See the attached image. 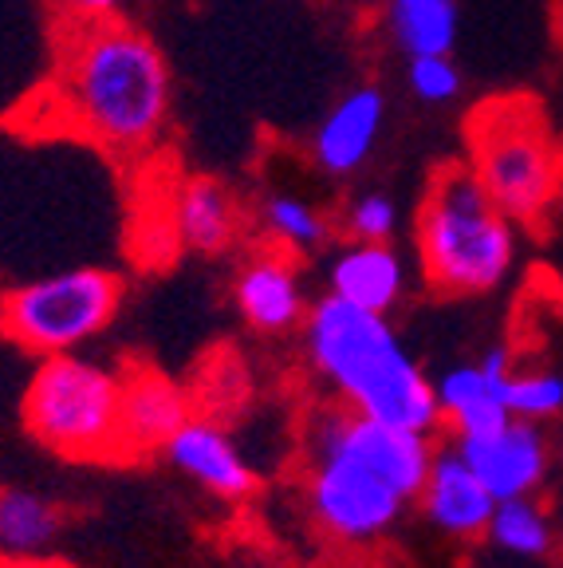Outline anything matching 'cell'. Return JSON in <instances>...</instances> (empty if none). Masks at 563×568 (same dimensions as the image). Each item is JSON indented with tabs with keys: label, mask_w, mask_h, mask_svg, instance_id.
Wrapping results in <instances>:
<instances>
[{
	"label": "cell",
	"mask_w": 563,
	"mask_h": 568,
	"mask_svg": "<svg viewBox=\"0 0 563 568\" xmlns=\"http://www.w3.org/2000/svg\"><path fill=\"white\" fill-rule=\"evenodd\" d=\"M55 111L60 126L95 142L111 159H150L166 139L174 111L166 52L154 36L123 17L95 24L63 20Z\"/></svg>",
	"instance_id": "cell-1"
},
{
	"label": "cell",
	"mask_w": 563,
	"mask_h": 568,
	"mask_svg": "<svg viewBox=\"0 0 563 568\" xmlns=\"http://www.w3.org/2000/svg\"><path fill=\"white\" fill-rule=\"evenodd\" d=\"M433 462V435L335 407L308 430V509L344 545L379 541L418 501Z\"/></svg>",
	"instance_id": "cell-2"
},
{
	"label": "cell",
	"mask_w": 563,
	"mask_h": 568,
	"mask_svg": "<svg viewBox=\"0 0 563 568\" xmlns=\"http://www.w3.org/2000/svg\"><path fill=\"white\" fill-rule=\"evenodd\" d=\"M304 355L344 407L418 435L441 426L433 379L382 312L355 308L331 293L319 296L304 316Z\"/></svg>",
	"instance_id": "cell-3"
},
{
	"label": "cell",
	"mask_w": 563,
	"mask_h": 568,
	"mask_svg": "<svg viewBox=\"0 0 563 568\" xmlns=\"http://www.w3.org/2000/svg\"><path fill=\"white\" fill-rule=\"evenodd\" d=\"M422 276L446 296H484L516 265V222L489 197L469 162L438 166L414 217Z\"/></svg>",
	"instance_id": "cell-4"
},
{
	"label": "cell",
	"mask_w": 563,
	"mask_h": 568,
	"mask_svg": "<svg viewBox=\"0 0 563 568\" xmlns=\"http://www.w3.org/2000/svg\"><path fill=\"white\" fill-rule=\"evenodd\" d=\"M469 170L516 225L563 202V134L532 95H489L465 119Z\"/></svg>",
	"instance_id": "cell-5"
},
{
	"label": "cell",
	"mask_w": 563,
	"mask_h": 568,
	"mask_svg": "<svg viewBox=\"0 0 563 568\" xmlns=\"http://www.w3.org/2000/svg\"><path fill=\"white\" fill-rule=\"evenodd\" d=\"M119 403L123 372L83 359V355H48L24 390L28 435L52 454L71 462L123 458L119 438Z\"/></svg>",
	"instance_id": "cell-6"
},
{
	"label": "cell",
	"mask_w": 563,
	"mask_h": 568,
	"mask_svg": "<svg viewBox=\"0 0 563 568\" xmlns=\"http://www.w3.org/2000/svg\"><path fill=\"white\" fill-rule=\"evenodd\" d=\"M123 281L106 268H63L0 296V336L28 355H63L111 328Z\"/></svg>",
	"instance_id": "cell-7"
},
{
	"label": "cell",
	"mask_w": 563,
	"mask_h": 568,
	"mask_svg": "<svg viewBox=\"0 0 563 568\" xmlns=\"http://www.w3.org/2000/svg\"><path fill=\"white\" fill-rule=\"evenodd\" d=\"M390 99L379 83H359L335 99L331 111L316 123L308 142V154L319 174L351 178L375 159L387 131Z\"/></svg>",
	"instance_id": "cell-8"
},
{
	"label": "cell",
	"mask_w": 563,
	"mask_h": 568,
	"mask_svg": "<svg viewBox=\"0 0 563 568\" xmlns=\"http://www.w3.org/2000/svg\"><path fill=\"white\" fill-rule=\"evenodd\" d=\"M233 304L240 320L260 336H284V332L304 328V316L311 308L296 257L276 245L256 248L245 257V265L233 276Z\"/></svg>",
	"instance_id": "cell-9"
},
{
	"label": "cell",
	"mask_w": 563,
	"mask_h": 568,
	"mask_svg": "<svg viewBox=\"0 0 563 568\" xmlns=\"http://www.w3.org/2000/svg\"><path fill=\"white\" fill-rule=\"evenodd\" d=\"M453 446H458L461 458L473 466L477 478L489 486V494L497 501L536 494L547 481L552 450H547L540 423H529V418H509V423L489 430V435L458 438Z\"/></svg>",
	"instance_id": "cell-10"
},
{
	"label": "cell",
	"mask_w": 563,
	"mask_h": 568,
	"mask_svg": "<svg viewBox=\"0 0 563 568\" xmlns=\"http://www.w3.org/2000/svg\"><path fill=\"white\" fill-rule=\"evenodd\" d=\"M509 347H489L477 364H458L433 379L441 418L453 426V435L477 438L509 423Z\"/></svg>",
	"instance_id": "cell-11"
},
{
	"label": "cell",
	"mask_w": 563,
	"mask_h": 568,
	"mask_svg": "<svg viewBox=\"0 0 563 568\" xmlns=\"http://www.w3.org/2000/svg\"><path fill=\"white\" fill-rule=\"evenodd\" d=\"M162 454L177 474H185L194 486H202L205 494L221 497V501H245L256 494V470L237 450V443L209 418L182 423L162 446Z\"/></svg>",
	"instance_id": "cell-12"
},
{
	"label": "cell",
	"mask_w": 563,
	"mask_h": 568,
	"mask_svg": "<svg viewBox=\"0 0 563 568\" xmlns=\"http://www.w3.org/2000/svg\"><path fill=\"white\" fill-rule=\"evenodd\" d=\"M194 418L190 390L177 387L158 367L134 364L123 372V403H119V438L126 454H150L170 443L177 426Z\"/></svg>",
	"instance_id": "cell-13"
},
{
	"label": "cell",
	"mask_w": 563,
	"mask_h": 568,
	"mask_svg": "<svg viewBox=\"0 0 563 568\" xmlns=\"http://www.w3.org/2000/svg\"><path fill=\"white\" fill-rule=\"evenodd\" d=\"M422 514L433 529H441L453 541H473V537H484L489 532V521H493L497 497L489 494L477 470L461 458V450H433L430 474L422 481Z\"/></svg>",
	"instance_id": "cell-14"
},
{
	"label": "cell",
	"mask_w": 563,
	"mask_h": 568,
	"mask_svg": "<svg viewBox=\"0 0 563 568\" xmlns=\"http://www.w3.org/2000/svg\"><path fill=\"white\" fill-rule=\"evenodd\" d=\"M170 213H174V233L182 248L217 257L237 245L245 210L221 178L209 174H182L170 186Z\"/></svg>",
	"instance_id": "cell-15"
},
{
	"label": "cell",
	"mask_w": 563,
	"mask_h": 568,
	"mask_svg": "<svg viewBox=\"0 0 563 568\" xmlns=\"http://www.w3.org/2000/svg\"><path fill=\"white\" fill-rule=\"evenodd\" d=\"M327 293L390 316L406 296L402 253L390 241H344L327 261Z\"/></svg>",
	"instance_id": "cell-16"
},
{
	"label": "cell",
	"mask_w": 563,
	"mask_h": 568,
	"mask_svg": "<svg viewBox=\"0 0 563 568\" xmlns=\"http://www.w3.org/2000/svg\"><path fill=\"white\" fill-rule=\"evenodd\" d=\"M63 514L35 489H0V560L32 565L55 545Z\"/></svg>",
	"instance_id": "cell-17"
},
{
	"label": "cell",
	"mask_w": 563,
	"mask_h": 568,
	"mask_svg": "<svg viewBox=\"0 0 563 568\" xmlns=\"http://www.w3.org/2000/svg\"><path fill=\"white\" fill-rule=\"evenodd\" d=\"M458 28V0H387V32L406 60L410 55L453 52Z\"/></svg>",
	"instance_id": "cell-18"
},
{
	"label": "cell",
	"mask_w": 563,
	"mask_h": 568,
	"mask_svg": "<svg viewBox=\"0 0 563 568\" xmlns=\"http://www.w3.org/2000/svg\"><path fill=\"white\" fill-rule=\"evenodd\" d=\"M260 230H265L268 245L284 248L291 257H304V253H319L331 241L335 225L304 194H296V190H273L260 202Z\"/></svg>",
	"instance_id": "cell-19"
},
{
	"label": "cell",
	"mask_w": 563,
	"mask_h": 568,
	"mask_svg": "<svg viewBox=\"0 0 563 568\" xmlns=\"http://www.w3.org/2000/svg\"><path fill=\"white\" fill-rule=\"evenodd\" d=\"M489 541L501 552H509V557H524V560L547 557L555 545L552 517L536 501V494L504 497V501H497L493 521H489Z\"/></svg>",
	"instance_id": "cell-20"
},
{
	"label": "cell",
	"mask_w": 563,
	"mask_h": 568,
	"mask_svg": "<svg viewBox=\"0 0 563 568\" xmlns=\"http://www.w3.org/2000/svg\"><path fill=\"white\" fill-rule=\"evenodd\" d=\"M509 415L529 418V423H547L563 415V375L547 367H512L509 375Z\"/></svg>",
	"instance_id": "cell-21"
},
{
	"label": "cell",
	"mask_w": 563,
	"mask_h": 568,
	"mask_svg": "<svg viewBox=\"0 0 563 568\" xmlns=\"http://www.w3.org/2000/svg\"><path fill=\"white\" fill-rule=\"evenodd\" d=\"M398 225H402V210L390 194L382 190H362L339 210V225L347 241H395Z\"/></svg>",
	"instance_id": "cell-22"
},
{
	"label": "cell",
	"mask_w": 563,
	"mask_h": 568,
	"mask_svg": "<svg viewBox=\"0 0 563 568\" xmlns=\"http://www.w3.org/2000/svg\"><path fill=\"white\" fill-rule=\"evenodd\" d=\"M406 88L414 91L426 106L453 103L461 95V68L453 63V52L410 55L406 60Z\"/></svg>",
	"instance_id": "cell-23"
},
{
	"label": "cell",
	"mask_w": 563,
	"mask_h": 568,
	"mask_svg": "<svg viewBox=\"0 0 563 568\" xmlns=\"http://www.w3.org/2000/svg\"><path fill=\"white\" fill-rule=\"evenodd\" d=\"M126 0H60L63 20L71 24H95V20H115Z\"/></svg>",
	"instance_id": "cell-24"
}]
</instances>
